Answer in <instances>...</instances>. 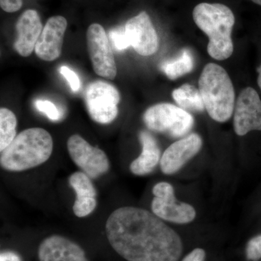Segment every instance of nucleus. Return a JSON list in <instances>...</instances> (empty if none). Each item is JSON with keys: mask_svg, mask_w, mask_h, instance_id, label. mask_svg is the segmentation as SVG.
<instances>
[{"mask_svg": "<svg viewBox=\"0 0 261 261\" xmlns=\"http://www.w3.org/2000/svg\"><path fill=\"white\" fill-rule=\"evenodd\" d=\"M110 245L128 261H178L183 245L177 233L145 209L122 207L106 221Z\"/></svg>", "mask_w": 261, "mask_h": 261, "instance_id": "nucleus-1", "label": "nucleus"}, {"mask_svg": "<svg viewBox=\"0 0 261 261\" xmlns=\"http://www.w3.org/2000/svg\"><path fill=\"white\" fill-rule=\"evenodd\" d=\"M194 21L207 37L209 56L217 61H224L233 51L231 32L234 15L226 5L219 3H200L194 8Z\"/></svg>", "mask_w": 261, "mask_h": 261, "instance_id": "nucleus-2", "label": "nucleus"}, {"mask_svg": "<svg viewBox=\"0 0 261 261\" xmlns=\"http://www.w3.org/2000/svg\"><path fill=\"white\" fill-rule=\"evenodd\" d=\"M53 140L50 134L42 128L24 130L2 151V168L12 172H20L37 167L50 158Z\"/></svg>", "mask_w": 261, "mask_h": 261, "instance_id": "nucleus-3", "label": "nucleus"}, {"mask_svg": "<svg viewBox=\"0 0 261 261\" xmlns=\"http://www.w3.org/2000/svg\"><path fill=\"white\" fill-rule=\"evenodd\" d=\"M199 90L211 118L224 123L231 118L234 110V89L223 67L212 63L206 65L199 79Z\"/></svg>", "mask_w": 261, "mask_h": 261, "instance_id": "nucleus-4", "label": "nucleus"}, {"mask_svg": "<svg viewBox=\"0 0 261 261\" xmlns=\"http://www.w3.org/2000/svg\"><path fill=\"white\" fill-rule=\"evenodd\" d=\"M143 120L149 130L166 133L174 138L186 135L195 123L190 113L170 103H161L148 108Z\"/></svg>", "mask_w": 261, "mask_h": 261, "instance_id": "nucleus-5", "label": "nucleus"}, {"mask_svg": "<svg viewBox=\"0 0 261 261\" xmlns=\"http://www.w3.org/2000/svg\"><path fill=\"white\" fill-rule=\"evenodd\" d=\"M84 100L91 118L97 123L108 124L118 116L121 96L112 84L97 81L89 84L84 92Z\"/></svg>", "mask_w": 261, "mask_h": 261, "instance_id": "nucleus-6", "label": "nucleus"}, {"mask_svg": "<svg viewBox=\"0 0 261 261\" xmlns=\"http://www.w3.org/2000/svg\"><path fill=\"white\" fill-rule=\"evenodd\" d=\"M152 193V212L160 219L179 224H188L195 219V208L176 200L173 187L169 183L160 182L154 185Z\"/></svg>", "mask_w": 261, "mask_h": 261, "instance_id": "nucleus-7", "label": "nucleus"}, {"mask_svg": "<svg viewBox=\"0 0 261 261\" xmlns=\"http://www.w3.org/2000/svg\"><path fill=\"white\" fill-rule=\"evenodd\" d=\"M87 47L94 72L113 80L117 75L114 56L106 31L99 24H92L87 32Z\"/></svg>", "mask_w": 261, "mask_h": 261, "instance_id": "nucleus-8", "label": "nucleus"}, {"mask_svg": "<svg viewBox=\"0 0 261 261\" xmlns=\"http://www.w3.org/2000/svg\"><path fill=\"white\" fill-rule=\"evenodd\" d=\"M67 147L72 161L89 177H99L109 169V160L104 151L91 145L80 135H72Z\"/></svg>", "mask_w": 261, "mask_h": 261, "instance_id": "nucleus-9", "label": "nucleus"}, {"mask_svg": "<svg viewBox=\"0 0 261 261\" xmlns=\"http://www.w3.org/2000/svg\"><path fill=\"white\" fill-rule=\"evenodd\" d=\"M233 116V129L238 136L251 130H261V100L256 91L247 87L237 100Z\"/></svg>", "mask_w": 261, "mask_h": 261, "instance_id": "nucleus-10", "label": "nucleus"}, {"mask_svg": "<svg viewBox=\"0 0 261 261\" xmlns=\"http://www.w3.org/2000/svg\"><path fill=\"white\" fill-rule=\"evenodd\" d=\"M125 32L130 46L142 56L154 54L159 49V37L148 14L141 12L129 19L125 25Z\"/></svg>", "mask_w": 261, "mask_h": 261, "instance_id": "nucleus-11", "label": "nucleus"}, {"mask_svg": "<svg viewBox=\"0 0 261 261\" xmlns=\"http://www.w3.org/2000/svg\"><path fill=\"white\" fill-rule=\"evenodd\" d=\"M202 140L197 134H191L176 141L165 151L161 159V168L165 174H173L198 153Z\"/></svg>", "mask_w": 261, "mask_h": 261, "instance_id": "nucleus-12", "label": "nucleus"}, {"mask_svg": "<svg viewBox=\"0 0 261 261\" xmlns=\"http://www.w3.org/2000/svg\"><path fill=\"white\" fill-rule=\"evenodd\" d=\"M67 25L66 19L60 15L51 17L47 20L36 44L35 53L38 58L50 62L61 56Z\"/></svg>", "mask_w": 261, "mask_h": 261, "instance_id": "nucleus-13", "label": "nucleus"}, {"mask_svg": "<svg viewBox=\"0 0 261 261\" xmlns=\"http://www.w3.org/2000/svg\"><path fill=\"white\" fill-rule=\"evenodd\" d=\"M40 261H89L83 249L60 235L43 240L38 250Z\"/></svg>", "mask_w": 261, "mask_h": 261, "instance_id": "nucleus-14", "label": "nucleus"}, {"mask_svg": "<svg viewBox=\"0 0 261 261\" xmlns=\"http://www.w3.org/2000/svg\"><path fill=\"white\" fill-rule=\"evenodd\" d=\"M18 38L14 48L20 56L28 57L35 49L36 44L43 28L42 23L37 12L28 10L24 12L16 23Z\"/></svg>", "mask_w": 261, "mask_h": 261, "instance_id": "nucleus-15", "label": "nucleus"}, {"mask_svg": "<svg viewBox=\"0 0 261 261\" xmlns=\"http://www.w3.org/2000/svg\"><path fill=\"white\" fill-rule=\"evenodd\" d=\"M140 140L142 146V153L132 163L130 171L137 176L152 172L161 159V150L157 141L148 132H141Z\"/></svg>", "mask_w": 261, "mask_h": 261, "instance_id": "nucleus-16", "label": "nucleus"}, {"mask_svg": "<svg viewBox=\"0 0 261 261\" xmlns=\"http://www.w3.org/2000/svg\"><path fill=\"white\" fill-rule=\"evenodd\" d=\"M172 96L179 108L192 112H202L205 109L200 90L191 84H185L174 89Z\"/></svg>", "mask_w": 261, "mask_h": 261, "instance_id": "nucleus-17", "label": "nucleus"}, {"mask_svg": "<svg viewBox=\"0 0 261 261\" xmlns=\"http://www.w3.org/2000/svg\"><path fill=\"white\" fill-rule=\"evenodd\" d=\"M195 67V59L192 51L184 49L181 56L176 59L164 62L161 65V70L169 80H175L190 73Z\"/></svg>", "mask_w": 261, "mask_h": 261, "instance_id": "nucleus-18", "label": "nucleus"}, {"mask_svg": "<svg viewBox=\"0 0 261 261\" xmlns=\"http://www.w3.org/2000/svg\"><path fill=\"white\" fill-rule=\"evenodd\" d=\"M17 119L14 113L7 108L0 109V150L3 151L14 140Z\"/></svg>", "mask_w": 261, "mask_h": 261, "instance_id": "nucleus-19", "label": "nucleus"}, {"mask_svg": "<svg viewBox=\"0 0 261 261\" xmlns=\"http://www.w3.org/2000/svg\"><path fill=\"white\" fill-rule=\"evenodd\" d=\"M69 183L75 190L76 197H95L97 195L95 189L89 176L83 172H75L69 178Z\"/></svg>", "mask_w": 261, "mask_h": 261, "instance_id": "nucleus-20", "label": "nucleus"}, {"mask_svg": "<svg viewBox=\"0 0 261 261\" xmlns=\"http://www.w3.org/2000/svg\"><path fill=\"white\" fill-rule=\"evenodd\" d=\"M96 206H97V201L95 197H76L73 211L75 216L83 218L92 214L95 209Z\"/></svg>", "mask_w": 261, "mask_h": 261, "instance_id": "nucleus-21", "label": "nucleus"}, {"mask_svg": "<svg viewBox=\"0 0 261 261\" xmlns=\"http://www.w3.org/2000/svg\"><path fill=\"white\" fill-rule=\"evenodd\" d=\"M110 39L113 44V47L117 51H123L130 46V41L125 32V28H116L113 29L109 33Z\"/></svg>", "mask_w": 261, "mask_h": 261, "instance_id": "nucleus-22", "label": "nucleus"}, {"mask_svg": "<svg viewBox=\"0 0 261 261\" xmlns=\"http://www.w3.org/2000/svg\"><path fill=\"white\" fill-rule=\"evenodd\" d=\"M35 106L38 111L44 113L51 121H56L61 120L62 117L61 111L56 107V105L53 104L50 101L38 99L36 101Z\"/></svg>", "mask_w": 261, "mask_h": 261, "instance_id": "nucleus-23", "label": "nucleus"}, {"mask_svg": "<svg viewBox=\"0 0 261 261\" xmlns=\"http://www.w3.org/2000/svg\"><path fill=\"white\" fill-rule=\"evenodd\" d=\"M247 258L249 260L257 261L261 258V234L252 238L246 248Z\"/></svg>", "mask_w": 261, "mask_h": 261, "instance_id": "nucleus-24", "label": "nucleus"}, {"mask_svg": "<svg viewBox=\"0 0 261 261\" xmlns=\"http://www.w3.org/2000/svg\"><path fill=\"white\" fill-rule=\"evenodd\" d=\"M60 71L69 84L71 90L75 92H78L80 89L81 83L80 78L76 73L67 66H62Z\"/></svg>", "mask_w": 261, "mask_h": 261, "instance_id": "nucleus-25", "label": "nucleus"}, {"mask_svg": "<svg viewBox=\"0 0 261 261\" xmlns=\"http://www.w3.org/2000/svg\"><path fill=\"white\" fill-rule=\"evenodd\" d=\"M22 0H0L2 9L7 13H14L21 8Z\"/></svg>", "mask_w": 261, "mask_h": 261, "instance_id": "nucleus-26", "label": "nucleus"}, {"mask_svg": "<svg viewBox=\"0 0 261 261\" xmlns=\"http://www.w3.org/2000/svg\"><path fill=\"white\" fill-rule=\"evenodd\" d=\"M205 250L200 248H196L187 255L182 261H205Z\"/></svg>", "mask_w": 261, "mask_h": 261, "instance_id": "nucleus-27", "label": "nucleus"}, {"mask_svg": "<svg viewBox=\"0 0 261 261\" xmlns=\"http://www.w3.org/2000/svg\"><path fill=\"white\" fill-rule=\"evenodd\" d=\"M0 261H22L18 254L14 252L6 251L2 252Z\"/></svg>", "mask_w": 261, "mask_h": 261, "instance_id": "nucleus-28", "label": "nucleus"}, {"mask_svg": "<svg viewBox=\"0 0 261 261\" xmlns=\"http://www.w3.org/2000/svg\"><path fill=\"white\" fill-rule=\"evenodd\" d=\"M257 73H258V77H257V84H258L259 87L261 90V65L257 69Z\"/></svg>", "mask_w": 261, "mask_h": 261, "instance_id": "nucleus-29", "label": "nucleus"}, {"mask_svg": "<svg viewBox=\"0 0 261 261\" xmlns=\"http://www.w3.org/2000/svg\"><path fill=\"white\" fill-rule=\"evenodd\" d=\"M250 1L253 2L255 4L260 5L261 6V0H250Z\"/></svg>", "mask_w": 261, "mask_h": 261, "instance_id": "nucleus-30", "label": "nucleus"}]
</instances>
